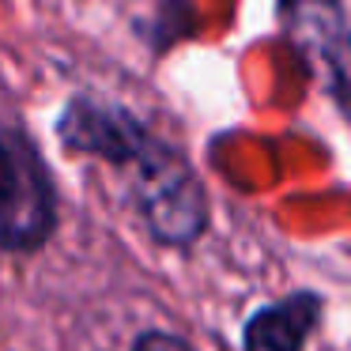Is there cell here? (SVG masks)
I'll list each match as a JSON object with an SVG mask.
<instances>
[{
    "label": "cell",
    "mask_w": 351,
    "mask_h": 351,
    "mask_svg": "<svg viewBox=\"0 0 351 351\" xmlns=\"http://www.w3.org/2000/svg\"><path fill=\"white\" fill-rule=\"evenodd\" d=\"M57 140L69 152L102 159L129 178L132 204L155 242L185 250L204 238L212 208L200 174L136 114L117 102L76 95L57 117Z\"/></svg>",
    "instance_id": "1"
},
{
    "label": "cell",
    "mask_w": 351,
    "mask_h": 351,
    "mask_svg": "<svg viewBox=\"0 0 351 351\" xmlns=\"http://www.w3.org/2000/svg\"><path fill=\"white\" fill-rule=\"evenodd\" d=\"M57 230V185L38 144L0 121V250L34 253Z\"/></svg>",
    "instance_id": "2"
},
{
    "label": "cell",
    "mask_w": 351,
    "mask_h": 351,
    "mask_svg": "<svg viewBox=\"0 0 351 351\" xmlns=\"http://www.w3.org/2000/svg\"><path fill=\"white\" fill-rule=\"evenodd\" d=\"M280 19L295 53L310 69H317L321 80H328L336 91L348 95L343 38H351V31L343 27L340 0H280Z\"/></svg>",
    "instance_id": "3"
},
{
    "label": "cell",
    "mask_w": 351,
    "mask_h": 351,
    "mask_svg": "<svg viewBox=\"0 0 351 351\" xmlns=\"http://www.w3.org/2000/svg\"><path fill=\"white\" fill-rule=\"evenodd\" d=\"M321 321V295L295 291L261 306L242 328V351H302Z\"/></svg>",
    "instance_id": "4"
},
{
    "label": "cell",
    "mask_w": 351,
    "mask_h": 351,
    "mask_svg": "<svg viewBox=\"0 0 351 351\" xmlns=\"http://www.w3.org/2000/svg\"><path fill=\"white\" fill-rule=\"evenodd\" d=\"M129 351H197L185 336L178 332H162V328H147V332H140L136 340H132Z\"/></svg>",
    "instance_id": "5"
},
{
    "label": "cell",
    "mask_w": 351,
    "mask_h": 351,
    "mask_svg": "<svg viewBox=\"0 0 351 351\" xmlns=\"http://www.w3.org/2000/svg\"><path fill=\"white\" fill-rule=\"evenodd\" d=\"M348 53H351V38H348Z\"/></svg>",
    "instance_id": "6"
}]
</instances>
